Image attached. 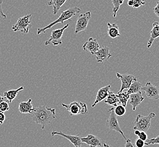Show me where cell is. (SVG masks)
Masks as SVG:
<instances>
[{
  "instance_id": "1",
  "label": "cell",
  "mask_w": 159,
  "mask_h": 147,
  "mask_svg": "<svg viewBox=\"0 0 159 147\" xmlns=\"http://www.w3.org/2000/svg\"><path fill=\"white\" fill-rule=\"evenodd\" d=\"M32 121L37 125L41 126V129H45L46 125L50 124L53 120L57 118L55 109L46 107L45 105H40L34 108L32 114Z\"/></svg>"
},
{
  "instance_id": "2",
  "label": "cell",
  "mask_w": 159,
  "mask_h": 147,
  "mask_svg": "<svg viewBox=\"0 0 159 147\" xmlns=\"http://www.w3.org/2000/svg\"><path fill=\"white\" fill-rule=\"evenodd\" d=\"M81 9H80L79 7H76V6L72 7H70V8L68 9L61 12V16L59 17L57 19H56L54 21H52L49 25H47L46 27L37 28V35H39L40 34L45 33L46 30L52 28L53 26H54L55 25L58 24V23L63 24L64 21H70L73 17L76 16V14L81 12Z\"/></svg>"
},
{
  "instance_id": "3",
  "label": "cell",
  "mask_w": 159,
  "mask_h": 147,
  "mask_svg": "<svg viewBox=\"0 0 159 147\" xmlns=\"http://www.w3.org/2000/svg\"><path fill=\"white\" fill-rule=\"evenodd\" d=\"M156 116V114L150 113L147 116H143L141 114H138L135 119L133 129L140 131L146 132L150 129L151 120Z\"/></svg>"
},
{
  "instance_id": "4",
  "label": "cell",
  "mask_w": 159,
  "mask_h": 147,
  "mask_svg": "<svg viewBox=\"0 0 159 147\" xmlns=\"http://www.w3.org/2000/svg\"><path fill=\"white\" fill-rule=\"evenodd\" d=\"M62 107L68 111L70 116H78L79 114H85L88 113L87 105L83 102L73 101L68 104H61Z\"/></svg>"
},
{
  "instance_id": "5",
  "label": "cell",
  "mask_w": 159,
  "mask_h": 147,
  "mask_svg": "<svg viewBox=\"0 0 159 147\" xmlns=\"http://www.w3.org/2000/svg\"><path fill=\"white\" fill-rule=\"evenodd\" d=\"M32 14L23 16L19 19L16 24L12 26V30L14 32H21L25 34H27L31 27V21H30Z\"/></svg>"
},
{
  "instance_id": "6",
  "label": "cell",
  "mask_w": 159,
  "mask_h": 147,
  "mask_svg": "<svg viewBox=\"0 0 159 147\" xmlns=\"http://www.w3.org/2000/svg\"><path fill=\"white\" fill-rule=\"evenodd\" d=\"M113 109H114V107H112L110 109H108V112L110 113V116L106 121V125L110 130H113L117 132H119L123 138L125 140H126L127 139L126 138L121 127H120L119 124L118 122V120L117 118V116L114 113Z\"/></svg>"
},
{
  "instance_id": "7",
  "label": "cell",
  "mask_w": 159,
  "mask_h": 147,
  "mask_svg": "<svg viewBox=\"0 0 159 147\" xmlns=\"http://www.w3.org/2000/svg\"><path fill=\"white\" fill-rule=\"evenodd\" d=\"M69 27V25H65L61 28L54 30L52 32V34L49 39L45 42V45L48 46L50 44H52L54 46H58L62 44L61 38L63 35L64 31Z\"/></svg>"
},
{
  "instance_id": "8",
  "label": "cell",
  "mask_w": 159,
  "mask_h": 147,
  "mask_svg": "<svg viewBox=\"0 0 159 147\" xmlns=\"http://www.w3.org/2000/svg\"><path fill=\"white\" fill-rule=\"evenodd\" d=\"M91 18V12H88L84 14H80L77 19L76 23L75 26V34H78L79 32L85 31L88 25L89 24V21Z\"/></svg>"
},
{
  "instance_id": "9",
  "label": "cell",
  "mask_w": 159,
  "mask_h": 147,
  "mask_svg": "<svg viewBox=\"0 0 159 147\" xmlns=\"http://www.w3.org/2000/svg\"><path fill=\"white\" fill-rule=\"evenodd\" d=\"M141 91H144L147 97L150 99L157 100L159 98V88L151 82H147L146 86L142 87Z\"/></svg>"
},
{
  "instance_id": "10",
  "label": "cell",
  "mask_w": 159,
  "mask_h": 147,
  "mask_svg": "<svg viewBox=\"0 0 159 147\" xmlns=\"http://www.w3.org/2000/svg\"><path fill=\"white\" fill-rule=\"evenodd\" d=\"M116 77L121 82V86L119 93L122 92L125 89H128L134 80L137 79L132 74H121L116 73Z\"/></svg>"
},
{
  "instance_id": "11",
  "label": "cell",
  "mask_w": 159,
  "mask_h": 147,
  "mask_svg": "<svg viewBox=\"0 0 159 147\" xmlns=\"http://www.w3.org/2000/svg\"><path fill=\"white\" fill-rule=\"evenodd\" d=\"M51 135L52 137H54L55 135H59V136H61L63 138H66V139H67L70 141V143L73 144L75 147H81L83 144L79 136L67 135L61 131H52L51 132Z\"/></svg>"
},
{
  "instance_id": "12",
  "label": "cell",
  "mask_w": 159,
  "mask_h": 147,
  "mask_svg": "<svg viewBox=\"0 0 159 147\" xmlns=\"http://www.w3.org/2000/svg\"><path fill=\"white\" fill-rule=\"evenodd\" d=\"M100 48L98 41L96 39L90 37L83 45V49L86 52L90 53L92 55H94L95 53Z\"/></svg>"
},
{
  "instance_id": "13",
  "label": "cell",
  "mask_w": 159,
  "mask_h": 147,
  "mask_svg": "<svg viewBox=\"0 0 159 147\" xmlns=\"http://www.w3.org/2000/svg\"><path fill=\"white\" fill-rule=\"evenodd\" d=\"M94 55H95L96 60L98 62L107 61L112 57L109 48L106 46H102Z\"/></svg>"
},
{
  "instance_id": "14",
  "label": "cell",
  "mask_w": 159,
  "mask_h": 147,
  "mask_svg": "<svg viewBox=\"0 0 159 147\" xmlns=\"http://www.w3.org/2000/svg\"><path fill=\"white\" fill-rule=\"evenodd\" d=\"M111 86L110 85H107V86L103 87L102 88H101L99 89L98 92L97 93L96 95V97L94 103L92 105V107H94L96 105L101 102L102 101L104 100L108 95Z\"/></svg>"
},
{
  "instance_id": "15",
  "label": "cell",
  "mask_w": 159,
  "mask_h": 147,
  "mask_svg": "<svg viewBox=\"0 0 159 147\" xmlns=\"http://www.w3.org/2000/svg\"><path fill=\"white\" fill-rule=\"evenodd\" d=\"M83 143H85L89 147H100L102 146L101 140L95 135L88 134L86 137L81 138Z\"/></svg>"
},
{
  "instance_id": "16",
  "label": "cell",
  "mask_w": 159,
  "mask_h": 147,
  "mask_svg": "<svg viewBox=\"0 0 159 147\" xmlns=\"http://www.w3.org/2000/svg\"><path fill=\"white\" fill-rule=\"evenodd\" d=\"M32 104V100L28 99L27 101H21L19 104V111L21 114H32L34 110Z\"/></svg>"
},
{
  "instance_id": "17",
  "label": "cell",
  "mask_w": 159,
  "mask_h": 147,
  "mask_svg": "<svg viewBox=\"0 0 159 147\" xmlns=\"http://www.w3.org/2000/svg\"><path fill=\"white\" fill-rule=\"evenodd\" d=\"M130 104L132 106L133 111H135L137 107L141 104L144 100V97L143 96L141 92L133 93L130 95L129 96Z\"/></svg>"
},
{
  "instance_id": "18",
  "label": "cell",
  "mask_w": 159,
  "mask_h": 147,
  "mask_svg": "<svg viewBox=\"0 0 159 147\" xmlns=\"http://www.w3.org/2000/svg\"><path fill=\"white\" fill-rule=\"evenodd\" d=\"M159 36V23L158 21H155L152 24V28L150 31V37L147 43V48L152 46L154 40Z\"/></svg>"
},
{
  "instance_id": "19",
  "label": "cell",
  "mask_w": 159,
  "mask_h": 147,
  "mask_svg": "<svg viewBox=\"0 0 159 147\" xmlns=\"http://www.w3.org/2000/svg\"><path fill=\"white\" fill-rule=\"evenodd\" d=\"M24 89V87L23 86L20 87L18 89H12L3 93V97L5 98V101H7L8 103H11L12 101L16 97L19 92Z\"/></svg>"
},
{
  "instance_id": "20",
  "label": "cell",
  "mask_w": 159,
  "mask_h": 147,
  "mask_svg": "<svg viewBox=\"0 0 159 147\" xmlns=\"http://www.w3.org/2000/svg\"><path fill=\"white\" fill-rule=\"evenodd\" d=\"M108 30H107V34L108 36L111 39H115L117 37L120 36L119 29L118 26L116 23H110L109 22L107 23Z\"/></svg>"
},
{
  "instance_id": "21",
  "label": "cell",
  "mask_w": 159,
  "mask_h": 147,
  "mask_svg": "<svg viewBox=\"0 0 159 147\" xmlns=\"http://www.w3.org/2000/svg\"><path fill=\"white\" fill-rule=\"evenodd\" d=\"M67 1V0H50L48 2V5L53 6L52 13L54 15H57Z\"/></svg>"
},
{
  "instance_id": "22",
  "label": "cell",
  "mask_w": 159,
  "mask_h": 147,
  "mask_svg": "<svg viewBox=\"0 0 159 147\" xmlns=\"http://www.w3.org/2000/svg\"><path fill=\"white\" fill-rule=\"evenodd\" d=\"M104 102L108 105L112 106V107H116L117 104L119 103V101L117 95L113 92L110 91L108 96L104 100Z\"/></svg>"
},
{
  "instance_id": "23",
  "label": "cell",
  "mask_w": 159,
  "mask_h": 147,
  "mask_svg": "<svg viewBox=\"0 0 159 147\" xmlns=\"http://www.w3.org/2000/svg\"><path fill=\"white\" fill-rule=\"evenodd\" d=\"M142 87V86L141 83L136 79L131 84V85L128 89L127 92H128L129 95L136 93L141 92Z\"/></svg>"
},
{
  "instance_id": "24",
  "label": "cell",
  "mask_w": 159,
  "mask_h": 147,
  "mask_svg": "<svg viewBox=\"0 0 159 147\" xmlns=\"http://www.w3.org/2000/svg\"><path fill=\"white\" fill-rule=\"evenodd\" d=\"M116 95L118 97V99H119V103H120L123 107H125L129 99V96H130V95L129 94L128 92L127 91H122V92H120V93L118 92Z\"/></svg>"
},
{
  "instance_id": "25",
  "label": "cell",
  "mask_w": 159,
  "mask_h": 147,
  "mask_svg": "<svg viewBox=\"0 0 159 147\" xmlns=\"http://www.w3.org/2000/svg\"><path fill=\"white\" fill-rule=\"evenodd\" d=\"M128 5L132 8H138L145 5L146 3L143 0H128Z\"/></svg>"
},
{
  "instance_id": "26",
  "label": "cell",
  "mask_w": 159,
  "mask_h": 147,
  "mask_svg": "<svg viewBox=\"0 0 159 147\" xmlns=\"http://www.w3.org/2000/svg\"><path fill=\"white\" fill-rule=\"evenodd\" d=\"M124 0H112V3L113 5L112 9V16L114 18H116L117 12L119 10L120 7L124 2Z\"/></svg>"
},
{
  "instance_id": "27",
  "label": "cell",
  "mask_w": 159,
  "mask_h": 147,
  "mask_svg": "<svg viewBox=\"0 0 159 147\" xmlns=\"http://www.w3.org/2000/svg\"><path fill=\"white\" fill-rule=\"evenodd\" d=\"M114 113L116 116H122L125 115L126 113L125 107H123L121 105H117L113 109Z\"/></svg>"
},
{
  "instance_id": "28",
  "label": "cell",
  "mask_w": 159,
  "mask_h": 147,
  "mask_svg": "<svg viewBox=\"0 0 159 147\" xmlns=\"http://www.w3.org/2000/svg\"><path fill=\"white\" fill-rule=\"evenodd\" d=\"M159 136H157L155 138H151V139H147L146 141H144L145 145H159Z\"/></svg>"
},
{
  "instance_id": "29",
  "label": "cell",
  "mask_w": 159,
  "mask_h": 147,
  "mask_svg": "<svg viewBox=\"0 0 159 147\" xmlns=\"http://www.w3.org/2000/svg\"><path fill=\"white\" fill-rule=\"evenodd\" d=\"M10 110L9 103L6 101H3L0 104V111L5 113Z\"/></svg>"
},
{
  "instance_id": "30",
  "label": "cell",
  "mask_w": 159,
  "mask_h": 147,
  "mask_svg": "<svg viewBox=\"0 0 159 147\" xmlns=\"http://www.w3.org/2000/svg\"><path fill=\"white\" fill-rule=\"evenodd\" d=\"M139 139H141L143 141H146L148 139V136H147L146 132L143 131H140V132L139 133V134L137 135Z\"/></svg>"
},
{
  "instance_id": "31",
  "label": "cell",
  "mask_w": 159,
  "mask_h": 147,
  "mask_svg": "<svg viewBox=\"0 0 159 147\" xmlns=\"http://www.w3.org/2000/svg\"><path fill=\"white\" fill-rule=\"evenodd\" d=\"M135 145L137 147H144L145 145L144 141L140 139H138L135 140Z\"/></svg>"
},
{
  "instance_id": "32",
  "label": "cell",
  "mask_w": 159,
  "mask_h": 147,
  "mask_svg": "<svg viewBox=\"0 0 159 147\" xmlns=\"http://www.w3.org/2000/svg\"><path fill=\"white\" fill-rule=\"evenodd\" d=\"M3 0H0V17H1L4 19H6L7 17L5 14H4L2 7V4Z\"/></svg>"
},
{
  "instance_id": "33",
  "label": "cell",
  "mask_w": 159,
  "mask_h": 147,
  "mask_svg": "<svg viewBox=\"0 0 159 147\" xmlns=\"http://www.w3.org/2000/svg\"><path fill=\"white\" fill-rule=\"evenodd\" d=\"M153 12L157 16V17H159V1H157L156 5L153 9Z\"/></svg>"
},
{
  "instance_id": "34",
  "label": "cell",
  "mask_w": 159,
  "mask_h": 147,
  "mask_svg": "<svg viewBox=\"0 0 159 147\" xmlns=\"http://www.w3.org/2000/svg\"><path fill=\"white\" fill-rule=\"evenodd\" d=\"M5 119H6V116L5 114L1 111H0V125H2L3 124L5 121Z\"/></svg>"
},
{
  "instance_id": "35",
  "label": "cell",
  "mask_w": 159,
  "mask_h": 147,
  "mask_svg": "<svg viewBox=\"0 0 159 147\" xmlns=\"http://www.w3.org/2000/svg\"><path fill=\"white\" fill-rule=\"evenodd\" d=\"M125 147H134V145L132 143V141L130 139H127L126 140Z\"/></svg>"
},
{
  "instance_id": "36",
  "label": "cell",
  "mask_w": 159,
  "mask_h": 147,
  "mask_svg": "<svg viewBox=\"0 0 159 147\" xmlns=\"http://www.w3.org/2000/svg\"><path fill=\"white\" fill-rule=\"evenodd\" d=\"M5 101V98L2 96H0V104L2 102H3V101Z\"/></svg>"
},
{
  "instance_id": "37",
  "label": "cell",
  "mask_w": 159,
  "mask_h": 147,
  "mask_svg": "<svg viewBox=\"0 0 159 147\" xmlns=\"http://www.w3.org/2000/svg\"><path fill=\"white\" fill-rule=\"evenodd\" d=\"M103 147H112L111 145H108V144H106V143H103Z\"/></svg>"
}]
</instances>
